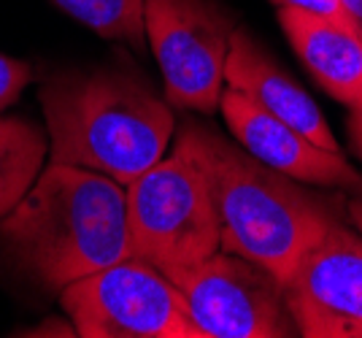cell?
I'll list each match as a JSON object with an SVG mask.
<instances>
[{"label": "cell", "mask_w": 362, "mask_h": 338, "mask_svg": "<svg viewBox=\"0 0 362 338\" xmlns=\"http://www.w3.org/2000/svg\"><path fill=\"white\" fill-rule=\"evenodd\" d=\"M349 136H351V146L357 157L362 160V103L351 106V117H349Z\"/></svg>", "instance_id": "obj_16"}, {"label": "cell", "mask_w": 362, "mask_h": 338, "mask_svg": "<svg viewBox=\"0 0 362 338\" xmlns=\"http://www.w3.org/2000/svg\"><path fill=\"white\" fill-rule=\"evenodd\" d=\"M279 25L303 65L322 84V90L346 103H362V41L357 33L298 8H279Z\"/></svg>", "instance_id": "obj_11"}, {"label": "cell", "mask_w": 362, "mask_h": 338, "mask_svg": "<svg viewBox=\"0 0 362 338\" xmlns=\"http://www.w3.org/2000/svg\"><path fill=\"white\" fill-rule=\"evenodd\" d=\"M195 139L211 173L222 222V252L259 262L287 281L303 255L341 222V198H327L268 168L257 157L195 122Z\"/></svg>", "instance_id": "obj_3"}, {"label": "cell", "mask_w": 362, "mask_h": 338, "mask_svg": "<svg viewBox=\"0 0 362 338\" xmlns=\"http://www.w3.org/2000/svg\"><path fill=\"white\" fill-rule=\"evenodd\" d=\"M146 41L173 108H219L235 16L216 0H146Z\"/></svg>", "instance_id": "obj_6"}, {"label": "cell", "mask_w": 362, "mask_h": 338, "mask_svg": "<svg viewBox=\"0 0 362 338\" xmlns=\"http://www.w3.org/2000/svg\"><path fill=\"white\" fill-rule=\"evenodd\" d=\"M60 306L81 338H203L176 284L133 255L62 287Z\"/></svg>", "instance_id": "obj_5"}, {"label": "cell", "mask_w": 362, "mask_h": 338, "mask_svg": "<svg viewBox=\"0 0 362 338\" xmlns=\"http://www.w3.org/2000/svg\"><path fill=\"white\" fill-rule=\"evenodd\" d=\"M133 257L163 274L189 268L222 249V222L211 173L192 120L181 124L173 152L127 185Z\"/></svg>", "instance_id": "obj_4"}, {"label": "cell", "mask_w": 362, "mask_h": 338, "mask_svg": "<svg viewBox=\"0 0 362 338\" xmlns=\"http://www.w3.org/2000/svg\"><path fill=\"white\" fill-rule=\"evenodd\" d=\"M0 246L38 287L60 292L133 255L127 187L98 170L52 163L3 216Z\"/></svg>", "instance_id": "obj_1"}, {"label": "cell", "mask_w": 362, "mask_h": 338, "mask_svg": "<svg viewBox=\"0 0 362 338\" xmlns=\"http://www.w3.org/2000/svg\"><path fill=\"white\" fill-rule=\"evenodd\" d=\"M181 292L189 320L203 338L298 336L284 298V281L233 252L165 274Z\"/></svg>", "instance_id": "obj_7"}, {"label": "cell", "mask_w": 362, "mask_h": 338, "mask_svg": "<svg viewBox=\"0 0 362 338\" xmlns=\"http://www.w3.org/2000/svg\"><path fill=\"white\" fill-rule=\"evenodd\" d=\"M52 163L81 165L130 185L165 157L176 117L146 78L106 65L62 71L38 93Z\"/></svg>", "instance_id": "obj_2"}, {"label": "cell", "mask_w": 362, "mask_h": 338, "mask_svg": "<svg viewBox=\"0 0 362 338\" xmlns=\"http://www.w3.org/2000/svg\"><path fill=\"white\" fill-rule=\"evenodd\" d=\"M341 3H344L349 19H351V28L357 33V38L362 41V0H341Z\"/></svg>", "instance_id": "obj_18"}, {"label": "cell", "mask_w": 362, "mask_h": 338, "mask_svg": "<svg viewBox=\"0 0 362 338\" xmlns=\"http://www.w3.org/2000/svg\"><path fill=\"white\" fill-rule=\"evenodd\" d=\"M284 298L305 338H362V235L335 222L284 281Z\"/></svg>", "instance_id": "obj_8"}, {"label": "cell", "mask_w": 362, "mask_h": 338, "mask_svg": "<svg viewBox=\"0 0 362 338\" xmlns=\"http://www.w3.org/2000/svg\"><path fill=\"white\" fill-rule=\"evenodd\" d=\"M225 81L227 87L252 98L257 106L265 108L273 117H279L289 127H295L298 133H303L308 141H314L317 146L341 152L338 141L325 122L319 106L311 100V95L305 93L281 65H276V60L259 47V41L246 28L233 30L230 54H227L225 65Z\"/></svg>", "instance_id": "obj_10"}, {"label": "cell", "mask_w": 362, "mask_h": 338, "mask_svg": "<svg viewBox=\"0 0 362 338\" xmlns=\"http://www.w3.org/2000/svg\"><path fill=\"white\" fill-rule=\"evenodd\" d=\"M49 141L41 127L19 117H0V219L35 185Z\"/></svg>", "instance_id": "obj_12"}, {"label": "cell", "mask_w": 362, "mask_h": 338, "mask_svg": "<svg viewBox=\"0 0 362 338\" xmlns=\"http://www.w3.org/2000/svg\"><path fill=\"white\" fill-rule=\"evenodd\" d=\"M271 3L279 6V8H298V11H305V14L325 16V19H332V22L344 25L349 30H354L341 0H271Z\"/></svg>", "instance_id": "obj_15"}, {"label": "cell", "mask_w": 362, "mask_h": 338, "mask_svg": "<svg viewBox=\"0 0 362 338\" xmlns=\"http://www.w3.org/2000/svg\"><path fill=\"white\" fill-rule=\"evenodd\" d=\"M219 111L225 114V122L235 141L268 168L298 179L303 185L330 187L344 192H354L362 185V173L354 170L346 154L317 146L238 90H222Z\"/></svg>", "instance_id": "obj_9"}, {"label": "cell", "mask_w": 362, "mask_h": 338, "mask_svg": "<svg viewBox=\"0 0 362 338\" xmlns=\"http://www.w3.org/2000/svg\"><path fill=\"white\" fill-rule=\"evenodd\" d=\"M349 209V216H351V222H354V228H357V233L362 235V185L351 192V198H349L346 203Z\"/></svg>", "instance_id": "obj_17"}, {"label": "cell", "mask_w": 362, "mask_h": 338, "mask_svg": "<svg viewBox=\"0 0 362 338\" xmlns=\"http://www.w3.org/2000/svg\"><path fill=\"white\" fill-rule=\"evenodd\" d=\"M60 11L106 41H122L133 49L146 47V0H52Z\"/></svg>", "instance_id": "obj_13"}, {"label": "cell", "mask_w": 362, "mask_h": 338, "mask_svg": "<svg viewBox=\"0 0 362 338\" xmlns=\"http://www.w3.org/2000/svg\"><path fill=\"white\" fill-rule=\"evenodd\" d=\"M33 81V68L28 62L0 54V111L14 103L19 93Z\"/></svg>", "instance_id": "obj_14"}]
</instances>
